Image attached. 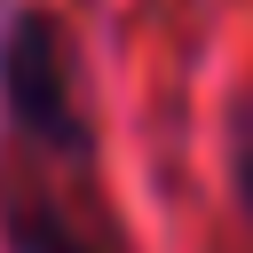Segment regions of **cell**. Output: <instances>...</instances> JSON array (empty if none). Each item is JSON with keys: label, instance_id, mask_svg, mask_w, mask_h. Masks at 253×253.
<instances>
[{"label": "cell", "instance_id": "7a4b0ae2", "mask_svg": "<svg viewBox=\"0 0 253 253\" xmlns=\"http://www.w3.org/2000/svg\"><path fill=\"white\" fill-rule=\"evenodd\" d=\"M0 245L8 253H126L103 190H95V158H40L16 150L0 158Z\"/></svg>", "mask_w": 253, "mask_h": 253}, {"label": "cell", "instance_id": "6da1fadb", "mask_svg": "<svg viewBox=\"0 0 253 253\" xmlns=\"http://www.w3.org/2000/svg\"><path fill=\"white\" fill-rule=\"evenodd\" d=\"M0 119L16 150L40 158H95V119L79 87L71 32L47 8H16L0 24Z\"/></svg>", "mask_w": 253, "mask_h": 253}, {"label": "cell", "instance_id": "3957f363", "mask_svg": "<svg viewBox=\"0 0 253 253\" xmlns=\"http://www.w3.org/2000/svg\"><path fill=\"white\" fill-rule=\"evenodd\" d=\"M229 182H237V206L253 221V126H237V142H229Z\"/></svg>", "mask_w": 253, "mask_h": 253}]
</instances>
